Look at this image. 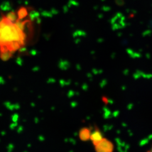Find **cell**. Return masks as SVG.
I'll use <instances>...</instances> for the list:
<instances>
[{
    "mask_svg": "<svg viewBox=\"0 0 152 152\" xmlns=\"http://www.w3.org/2000/svg\"><path fill=\"white\" fill-rule=\"evenodd\" d=\"M24 23H14L7 16L0 20V54L9 53L22 47L24 43Z\"/></svg>",
    "mask_w": 152,
    "mask_h": 152,
    "instance_id": "obj_1",
    "label": "cell"
},
{
    "mask_svg": "<svg viewBox=\"0 0 152 152\" xmlns=\"http://www.w3.org/2000/svg\"><path fill=\"white\" fill-rule=\"evenodd\" d=\"M89 135H90V133L87 129L85 128L80 131L79 137H80V139L82 140L83 141L87 140V139L89 138Z\"/></svg>",
    "mask_w": 152,
    "mask_h": 152,
    "instance_id": "obj_2",
    "label": "cell"
},
{
    "mask_svg": "<svg viewBox=\"0 0 152 152\" xmlns=\"http://www.w3.org/2000/svg\"><path fill=\"white\" fill-rule=\"evenodd\" d=\"M148 152H152V147L148 151Z\"/></svg>",
    "mask_w": 152,
    "mask_h": 152,
    "instance_id": "obj_3",
    "label": "cell"
}]
</instances>
